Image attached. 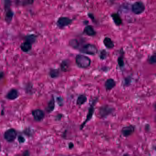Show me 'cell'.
Wrapping results in <instances>:
<instances>
[{"mask_svg":"<svg viewBox=\"0 0 156 156\" xmlns=\"http://www.w3.org/2000/svg\"><path fill=\"white\" fill-rule=\"evenodd\" d=\"M75 62L77 66L81 68H87L91 64V59L84 55H77L75 58Z\"/></svg>","mask_w":156,"mask_h":156,"instance_id":"6da1fadb","label":"cell"},{"mask_svg":"<svg viewBox=\"0 0 156 156\" xmlns=\"http://www.w3.org/2000/svg\"><path fill=\"white\" fill-rule=\"evenodd\" d=\"M98 101V98H96L95 99L93 100V102H92V103L90 105V106L89 107V110H88V112H87L86 119L83 121V122L82 123V124L80 125V129L81 130H82L84 128L85 125L87 124V123L89 122L93 118L94 112H95V106L96 104Z\"/></svg>","mask_w":156,"mask_h":156,"instance_id":"7a4b0ae2","label":"cell"},{"mask_svg":"<svg viewBox=\"0 0 156 156\" xmlns=\"http://www.w3.org/2000/svg\"><path fill=\"white\" fill-rule=\"evenodd\" d=\"M79 50L83 54L90 55H95L98 52V48L96 46L91 43L84 44L80 48Z\"/></svg>","mask_w":156,"mask_h":156,"instance_id":"3957f363","label":"cell"},{"mask_svg":"<svg viewBox=\"0 0 156 156\" xmlns=\"http://www.w3.org/2000/svg\"><path fill=\"white\" fill-rule=\"evenodd\" d=\"M17 132L14 128H10L7 130L3 134L4 138L8 143L13 142L16 139Z\"/></svg>","mask_w":156,"mask_h":156,"instance_id":"277c9868","label":"cell"},{"mask_svg":"<svg viewBox=\"0 0 156 156\" xmlns=\"http://www.w3.org/2000/svg\"><path fill=\"white\" fill-rule=\"evenodd\" d=\"M114 112V109L108 105L101 106L99 110V116L101 118H105Z\"/></svg>","mask_w":156,"mask_h":156,"instance_id":"5b68a950","label":"cell"},{"mask_svg":"<svg viewBox=\"0 0 156 156\" xmlns=\"http://www.w3.org/2000/svg\"><path fill=\"white\" fill-rule=\"evenodd\" d=\"M131 9L134 13L137 15H139L145 11V6L143 3L141 1H137L132 5Z\"/></svg>","mask_w":156,"mask_h":156,"instance_id":"8992f818","label":"cell"},{"mask_svg":"<svg viewBox=\"0 0 156 156\" xmlns=\"http://www.w3.org/2000/svg\"><path fill=\"white\" fill-rule=\"evenodd\" d=\"M135 127L133 125H129L123 127L121 130L122 135L125 138L131 136L135 131Z\"/></svg>","mask_w":156,"mask_h":156,"instance_id":"52a82bcc","label":"cell"},{"mask_svg":"<svg viewBox=\"0 0 156 156\" xmlns=\"http://www.w3.org/2000/svg\"><path fill=\"white\" fill-rule=\"evenodd\" d=\"M72 21L73 20L69 17H61L58 19L56 25L60 29H64V27L71 25L72 23Z\"/></svg>","mask_w":156,"mask_h":156,"instance_id":"ba28073f","label":"cell"},{"mask_svg":"<svg viewBox=\"0 0 156 156\" xmlns=\"http://www.w3.org/2000/svg\"><path fill=\"white\" fill-rule=\"evenodd\" d=\"M32 115L34 120L37 122H40L45 118V113L41 110H34L32 112Z\"/></svg>","mask_w":156,"mask_h":156,"instance_id":"9c48e42d","label":"cell"},{"mask_svg":"<svg viewBox=\"0 0 156 156\" xmlns=\"http://www.w3.org/2000/svg\"><path fill=\"white\" fill-rule=\"evenodd\" d=\"M19 96V93L17 90L15 89H11L6 95V98L9 100H15Z\"/></svg>","mask_w":156,"mask_h":156,"instance_id":"30bf717a","label":"cell"},{"mask_svg":"<svg viewBox=\"0 0 156 156\" xmlns=\"http://www.w3.org/2000/svg\"><path fill=\"white\" fill-rule=\"evenodd\" d=\"M116 81L114 79L109 78L105 82V86L106 90L108 91L111 90L116 86Z\"/></svg>","mask_w":156,"mask_h":156,"instance_id":"8fae6325","label":"cell"},{"mask_svg":"<svg viewBox=\"0 0 156 156\" xmlns=\"http://www.w3.org/2000/svg\"><path fill=\"white\" fill-rule=\"evenodd\" d=\"M84 33L89 36L93 37L96 35V32L91 25H87L84 28Z\"/></svg>","mask_w":156,"mask_h":156,"instance_id":"7c38bea8","label":"cell"},{"mask_svg":"<svg viewBox=\"0 0 156 156\" xmlns=\"http://www.w3.org/2000/svg\"><path fill=\"white\" fill-rule=\"evenodd\" d=\"M111 17L114 23L116 26H119L122 25L123 21L121 18V16L118 13H114L112 14Z\"/></svg>","mask_w":156,"mask_h":156,"instance_id":"4fadbf2b","label":"cell"},{"mask_svg":"<svg viewBox=\"0 0 156 156\" xmlns=\"http://www.w3.org/2000/svg\"><path fill=\"white\" fill-rule=\"evenodd\" d=\"M55 108V100L54 97H52L49 102L48 103L46 108V111L48 113H50L54 111Z\"/></svg>","mask_w":156,"mask_h":156,"instance_id":"5bb4252c","label":"cell"},{"mask_svg":"<svg viewBox=\"0 0 156 156\" xmlns=\"http://www.w3.org/2000/svg\"><path fill=\"white\" fill-rule=\"evenodd\" d=\"M103 44L108 49H112L115 47L114 42L109 37H106L103 40Z\"/></svg>","mask_w":156,"mask_h":156,"instance_id":"9a60e30c","label":"cell"},{"mask_svg":"<svg viewBox=\"0 0 156 156\" xmlns=\"http://www.w3.org/2000/svg\"><path fill=\"white\" fill-rule=\"evenodd\" d=\"M32 44L30 42L25 41L24 42H23L20 46V48L22 51L24 52H28L30 51L32 49Z\"/></svg>","mask_w":156,"mask_h":156,"instance_id":"2e32d148","label":"cell"},{"mask_svg":"<svg viewBox=\"0 0 156 156\" xmlns=\"http://www.w3.org/2000/svg\"><path fill=\"white\" fill-rule=\"evenodd\" d=\"M60 68L62 72H65L68 71L69 68H70V62L67 59L63 60L61 63Z\"/></svg>","mask_w":156,"mask_h":156,"instance_id":"e0dca14e","label":"cell"},{"mask_svg":"<svg viewBox=\"0 0 156 156\" xmlns=\"http://www.w3.org/2000/svg\"><path fill=\"white\" fill-rule=\"evenodd\" d=\"M6 11V15L5 17V20L7 23H10L13 19V17L14 15L13 12L10 9H8Z\"/></svg>","mask_w":156,"mask_h":156,"instance_id":"ac0fdd59","label":"cell"},{"mask_svg":"<svg viewBox=\"0 0 156 156\" xmlns=\"http://www.w3.org/2000/svg\"><path fill=\"white\" fill-rule=\"evenodd\" d=\"M87 101V97L84 94L80 95L77 99V104L79 106H81L84 105Z\"/></svg>","mask_w":156,"mask_h":156,"instance_id":"d6986e66","label":"cell"},{"mask_svg":"<svg viewBox=\"0 0 156 156\" xmlns=\"http://www.w3.org/2000/svg\"><path fill=\"white\" fill-rule=\"evenodd\" d=\"M69 45L74 49H79L80 48V43L79 41L76 39H73L69 41Z\"/></svg>","mask_w":156,"mask_h":156,"instance_id":"ffe728a7","label":"cell"},{"mask_svg":"<svg viewBox=\"0 0 156 156\" xmlns=\"http://www.w3.org/2000/svg\"><path fill=\"white\" fill-rule=\"evenodd\" d=\"M60 71L58 69H51L49 71V76L52 79L57 78L60 76Z\"/></svg>","mask_w":156,"mask_h":156,"instance_id":"44dd1931","label":"cell"},{"mask_svg":"<svg viewBox=\"0 0 156 156\" xmlns=\"http://www.w3.org/2000/svg\"><path fill=\"white\" fill-rule=\"evenodd\" d=\"M37 39V37L34 34H31L27 36L25 38V41L30 42L32 44L35 42Z\"/></svg>","mask_w":156,"mask_h":156,"instance_id":"7402d4cb","label":"cell"},{"mask_svg":"<svg viewBox=\"0 0 156 156\" xmlns=\"http://www.w3.org/2000/svg\"><path fill=\"white\" fill-rule=\"evenodd\" d=\"M124 52L123 51L122 52H121V54L118 57V58L117 59V63H118V64L120 68H122L124 67V65H125V62H124Z\"/></svg>","mask_w":156,"mask_h":156,"instance_id":"603a6c76","label":"cell"},{"mask_svg":"<svg viewBox=\"0 0 156 156\" xmlns=\"http://www.w3.org/2000/svg\"><path fill=\"white\" fill-rule=\"evenodd\" d=\"M99 57L102 60H105L108 57V52L105 49L101 50L99 52Z\"/></svg>","mask_w":156,"mask_h":156,"instance_id":"cb8c5ba5","label":"cell"},{"mask_svg":"<svg viewBox=\"0 0 156 156\" xmlns=\"http://www.w3.org/2000/svg\"><path fill=\"white\" fill-rule=\"evenodd\" d=\"M148 62L151 64H156V52L151 55L148 58Z\"/></svg>","mask_w":156,"mask_h":156,"instance_id":"d4e9b609","label":"cell"},{"mask_svg":"<svg viewBox=\"0 0 156 156\" xmlns=\"http://www.w3.org/2000/svg\"><path fill=\"white\" fill-rule=\"evenodd\" d=\"M10 0H5V1H4V8H5V11L10 9Z\"/></svg>","mask_w":156,"mask_h":156,"instance_id":"484cf974","label":"cell"},{"mask_svg":"<svg viewBox=\"0 0 156 156\" xmlns=\"http://www.w3.org/2000/svg\"><path fill=\"white\" fill-rule=\"evenodd\" d=\"M56 102L59 106H61L63 105V100L61 97H58L56 98Z\"/></svg>","mask_w":156,"mask_h":156,"instance_id":"4316f807","label":"cell"},{"mask_svg":"<svg viewBox=\"0 0 156 156\" xmlns=\"http://www.w3.org/2000/svg\"><path fill=\"white\" fill-rule=\"evenodd\" d=\"M35 0H23V4L24 5H31L33 3Z\"/></svg>","mask_w":156,"mask_h":156,"instance_id":"83f0119b","label":"cell"},{"mask_svg":"<svg viewBox=\"0 0 156 156\" xmlns=\"http://www.w3.org/2000/svg\"><path fill=\"white\" fill-rule=\"evenodd\" d=\"M25 138H24L23 136L20 135V136H19V137H18V141H19V143H25Z\"/></svg>","mask_w":156,"mask_h":156,"instance_id":"f1b7e54d","label":"cell"},{"mask_svg":"<svg viewBox=\"0 0 156 156\" xmlns=\"http://www.w3.org/2000/svg\"><path fill=\"white\" fill-rule=\"evenodd\" d=\"M30 152L28 150H26L24 151V152L22 153V154L16 156H30Z\"/></svg>","mask_w":156,"mask_h":156,"instance_id":"f546056e","label":"cell"},{"mask_svg":"<svg viewBox=\"0 0 156 156\" xmlns=\"http://www.w3.org/2000/svg\"><path fill=\"white\" fill-rule=\"evenodd\" d=\"M62 117V114H58L55 117V119L57 121H60Z\"/></svg>","mask_w":156,"mask_h":156,"instance_id":"4dcf8cb0","label":"cell"},{"mask_svg":"<svg viewBox=\"0 0 156 156\" xmlns=\"http://www.w3.org/2000/svg\"><path fill=\"white\" fill-rule=\"evenodd\" d=\"M74 146V145L73 143L72 142H71L68 144V148L69 149H72V148H73Z\"/></svg>","mask_w":156,"mask_h":156,"instance_id":"1f68e13d","label":"cell"},{"mask_svg":"<svg viewBox=\"0 0 156 156\" xmlns=\"http://www.w3.org/2000/svg\"><path fill=\"white\" fill-rule=\"evenodd\" d=\"M3 76L4 73L3 71H1V74H0V77H1V79H3Z\"/></svg>","mask_w":156,"mask_h":156,"instance_id":"d6a6232c","label":"cell"},{"mask_svg":"<svg viewBox=\"0 0 156 156\" xmlns=\"http://www.w3.org/2000/svg\"><path fill=\"white\" fill-rule=\"evenodd\" d=\"M122 156H131L130 154L128 153H125V154H123Z\"/></svg>","mask_w":156,"mask_h":156,"instance_id":"836d02e7","label":"cell"},{"mask_svg":"<svg viewBox=\"0 0 156 156\" xmlns=\"http://www.w3.org/2000/svg\"><path fill=\"white\" fill-rule=\"evenodd\" d=\"M155 109L156 110V104H155Z\"/></svg>","mask_w":156,"mask_h":156,"instance_id":"e575fe53","label":"cell"},{"mask_svg":"<svg viewBox=\"0 0 156 156\" xmlns=\"http://www.w3.org/2000/svg\"><path fill=\"white\" fill-rule=\"evenodd\" d=\"M155 122L156 123V117H155Z\"/></svg>","mask_w":156,"mask_h":156,"instance_id":"d590c367","label":"cell"},{"mask_svg":"<svg viewBox=\"0 0 156 156\" xmlns=\"http://www.w3.org/2000/svg\"></svg>","mask_w":156,"mask_h":156,"instance_id":"8d00e7d4","label":"cell"},{"mask_svg":"<svg viewBox=\"0 0 156 156\" xmlns=\"http://www.w3.org/2000/svg\"></svg>","mask_w":156,"mask_h":156,"instance_id":"74e56055","label":"cell"}]
</instances>
